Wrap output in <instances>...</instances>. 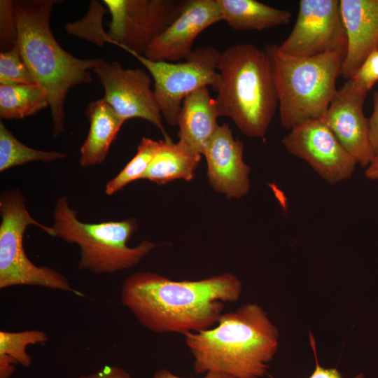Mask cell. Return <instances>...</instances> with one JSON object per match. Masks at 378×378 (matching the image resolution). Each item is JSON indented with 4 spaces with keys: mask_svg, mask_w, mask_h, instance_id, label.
I'll return each mask as SVG.
<instances>
[{
    "mask_svg": "<svg viewBox=\"0 0 378 378\" xmlns=\"http://www.w3.org/2000/svg\"><path fill=\"white\" fill-rule=\"evenodd\" d=\"M186 0H104L111 15V43L144 55L148 46L179 15Z\"/></svg>",
    "mask_w": 378,
    "mask_h": 378,
    "instance_id": "9",
    "label": "cell"
},
{
    "mask_svg": "<svg viewBox=\"0 0 378 378\" xmlns=\"http://www.w3.org/2000/svg\"><path fill=\"white\" fill-rule=\"evenodd\" d=\"M360 92L368 93L378 82V50L373 51L351 78Z\"/></svg>",
    "mask_w": 378,
    "mask_h": 378,
    "instance_id": "28",
    "label": "cell"
},
{
    "mask_svg": "<svg viewBox=\"0 0 378 378\" xmlns=\"http://www.w3.org/2000/svg\"><path fill=\"white\" fill-rule=\"evenodd\" d=\"M220 54L214 47H199L194 49L185 61L176 63L153 61L143 55H131L151 76L162 118L170 126L175 127L186 97L202 87H216Z\"/></svg>",
    "mask_w": 378,
    "mask_h": 378,
    "instance_id": "8",
    "label": "cell"
},
{
    "mask_svg": "<svg viewBox=\"0 0 378 378\" xmlns=\"http://www.w3.org/2000/svg\"><path fill=\"white\" fill-rule=\"evenodd\" d=\"M153 378H183L178 377L168 370L162 369L157 371ZM202 378H234L233 376L223 372L209 371Z\"/></svg>",
    "mask_w": 378,
    "mask_h": 378,
    "instance_id": "32",
    "label": "cell"
},
{
    "mask_svg": "<svg viewBox=\"0 0 378 378\" xmlns=\"http://www.w3.org/2000/svg\"><path fill=\"white\" fill-rule=\"evenodd\" d=\"M309 378H343L337 368H325L321 367L317 360L316 368ZM354 378H364L363 373L357 374Z\"/></svg>",
    "mask_w": 378,
    "mask_h": 378,
    "instance_id": "31",
    "label": "cell"
},
{
    "mask_svg": "<svg viewBox=\"0 0 378 378\" xmlns=\"http://www.w3.org/2000/svg\"><path fill=\"white\" fill-rule=\"evenodd\" d=\"M160 146V140L143 137L139 142L137 151L125 167L106 185L105 192L112 195L127 185L144 178L148 167Z\"/></svg>",
    "mask_w": 378,
    "mask_h": 378,
    "instance_id": "24",
    "label": "cell"
},
{
    "mask_svg": "<svg viewBox=\"0 0 378 378\" xmlns=\"http://www.w3.org/2000/svg\"><path fill=\"white\" fill-rule=\"evenodd\" d=\"M0 84H36L21 55L18 41L13 48L0 53Z\"/></svg>",
    "mask_w": 378,
    "mask_h": 378,
    "instance_id": "26",
    "label": "cell"
},
{
    "mask_svg": "<svg viewBox=\"0 0 378 378\" xmlns=\"http://www.w3.org/2000/svg\"><path fill=\"white\" fill-rule=\"evenodd\" d=\"M368 93L359 91L351 79L337 89L322 118L357 164L366 167L375 152L372 146L368 118L363 113Z\"/></svg>",
    "mask_w": 378,
    "mask_h": 378,
    "instance_id": "13",
    "label": "cell"
},
{
    "mask_svg": "<svg viewBox=\"0 0 378 378\" xmlns=\"http://www.w3.org/2000/svg\"><path fill=\"white\" fill-rule=\"evenodd\" d=\"M340 3L347 42L340 76L349 80L378 50V0H340Z\"/></svg>",
    "mask_w": 378,
    "mask_h": 378,
    "instance_id": "16",
    "label": "cell"
},
{
    "mask_svg": "<svg viewBox=\"0 0 378 378\" xmlns=\"http://www.w3.org/2000/svg\"><path fill=\"white\" fill-rule=\"evenodd\" d=\"M86 115L90 130L80 148L79 163L83 167L104 162L111 143L125 122L104 98L90 103Z\"/></svg>",
    "mask_w": 378,
    "mask_h": 378,
    "instance_id": "18",
    "label": "cell"
},
{
    "mask_svg": "<svg viewBox=\"0 0 378 378\" xmlns=\"http://www.w3.org/2000/svg\"><path fill=\"white\" fill-rule=\"evenodd\" d=\"M18 33L13 12V1H0V48L6 52L15 46Z\"/></svg>",
    "mask_w": 378,
    "mask_h": 378,
    "instance_id": "27",
    "label": "cell"
},
{
    "mask_svg": "<svg viewBox=\"0 0 378 378\" xmlns=\"http://www.w3.org/2000/svg\"><path fill=\"white\" fill-rule=\"evenodd\" d=\"M346 36L339 0H300L294 27L279 50L293 57L346 51Z\"/></svg>",
    "mask_w": 378,
    "mask_h": 378,
    "instance_id": "10",
    "label": "cell"
},
{
    "mask_svg": "<svg viewBox=\"0 0 378 378\" xmlns=\"http://www.w3.org/2000/svg\"><path fill=\"white\" fill-rule=\"evenodd\" d=\"M277 96L281 126L286 130L322 119L337 90L336 81L345 55L330 52L312 57H293L277 45L265 48Z\"/></svg>",
    "mask_w": 378,
    "mask_h": 378,
    "instance_id": "5",
    "label": "cell"
},
{
    "mask_svg": "<svg viewBox=\"0 0 378 378\" xmlns=\"http://www.w3.org/2000/svg\"><path fill=\"white\" fill-rule=\"evenodd\" d=\"M214 88L218 117H227L250 138H264L278 106L269 57L250 43L220 52Z\"/></svg>",
    "mask_w": 378,
    "mask_h": 378,
    "instance_id": "4",
    "label": "cell"
},
{
    "mask_svg": "<svg viewBox=\"0 0 378 378\" xmlns=\"http://www.w3.org/2000/svg\"><path fill=\"white\" fill-rule=\"evenodd\" d=\"M222 20L237 30L262 31L290 23L292 13L256 0H217Z\"/></svg>",
    "mask_w": 378,
    "mask_h": 378,
    "instance_id": "19",
    "label": "cell"
},
{
    "mask_svg": "<svg viewBox=\"0 0 378 378\" xmlns=\"http://www.w3.org/2000/svg\"><path fill=\"white\" fill-rule=\"evenodd\" d=\"M368 123L370 142L376 153L378 151V90L373 94V109Z\"/></svg>",
    "mask_w": 378,
    "mask_h": 378,
    "instance_id": "29",
    "label": "cell"
},
{
    "mask_svg": "<svg viewBox=\"0 0 378 378\" xmlns=\"http://www.w3.org/2000/svg\"><path fill=\"white\" fill-rule=\"evenodd\" d=\"M241 288L239 278L229 272L174 281L155 272H139L125 279L120 300L148 330L185 335L216 324L224 303L237 301Z\"/></svg>",
    "mask_w": 378,
    "mask_h": 378,
    "instance_id": "1",
    "label": "cell"
},
{
    "mask_svg": "<svg viewBox=\"0 0 378 378\" xmlns=\"http://www.w3.org/2000/svg\"><path fill=\"white\" fill-rule=\"evenodd\" d=\"M202 155L193 153L171 139L160 140V146L143 178L158 185L176 179L190 181Z\"/></svg>",
    "mask_w": 378,
    "mask_h": 378,
    "instance_id": "20",
    "label": "cell"
},
{
    "mask_svg": "<svg viewBox=\"0 0 378 378\" xmlns=\"http://www.w3.org/2000/svg\"><path fill=\"white\" fill-rule=\"evenodd\" d=\"M365 176L370 180H378V151L365 167Z\"/></svg>",
    "mask_w": 378,
    "mask_h": 378,
    "instance_id": "33",
    "label": "cell"
},
{
    "mask_svg": "<svg viewBox=\"0 0 378 378\" xmlns=\"http://www.w3.org/2000/svg\"><path fill=\"white\" fill-rule=\"evenodd\" d=\"M47 106V94L36 84H0L1 119L21 120Z\"/></svg>",
    "mask_w": 378,
    "mask_h": 378,
    "instance_id": "21",
    "label": "cell"
},
{
    "mask_svg": "<svg viewBox=\"0 0 378 378\" xmlns=\"http://www.w3.org/2000/svg\"><path fill=\"white\" fill-rule=\"evenodd\" d=\"M195 373H227L234 378H261L279 346V333L258 304L247 303L223 313L216 326L184 335Z\"/></svg>",
    "mask_w": 378,
    "mask_h": 378,
    "instance_id": "2",
    "label": "cell"
},
{
    "mask_svg": "<svg viewBox=\"0 0 378 378\" xmlns=\"http://www.w3.org/2000/svg\"><path fill=\"white\" fill-rule=\"evenodd\" d=\"M53 219L55 236L79 246V269L97 274L129 269L158 246L148 240L134 247L128 246V241L138 228L134 218L98 223L80 221L66 196L57 200Z\"/></svg>",
    "mask_w": 378,
    "mask_h": 378,
    "instance_id": "6",
    "label": "cell"
},
{
    "mask_svg": "<svg viewBox=\"0 0 378 378\" xmlns=\"http://www.w3.org/2000/svg\"><path fill=\"white\" fill-rule=\"evenodd\" d=\"M108 11L103 2L91 1L85 16L79 20L67 23L65 29L69 34L102 48L105 43H111V41L103 27V18Z\"/></svg>",
    "mask_w": 378,
    "mask_h": 378,
    "instance_id": "25",
    "label": "cell"
},
{
    "mask_svg": "<svg viewBox=\"0 0 378 378\" xmlns=\"http://www.w3.org/2000/svg\"><path fill=\"white\" fill-rule=\"evenodd\" d=\"M281 141L291 155L305 161L330 184L350 178L358 164L323 119L292 128Z\"/></svg>",
    "mask_w": 378,
    "mask_h": 378,
    "instance_id": "12",
    "label": "cell"
},
{
    "mask_svg": "<svg viewBox=\"0 0 378 378\" xmlns=\"http://www.w3.org/2000/svg\"><path fill=\"white\" fill-rule=\"evenodd\" d=\"M214 99L208 87L197 89L182 102L177 118L178 143L189 151L202 155L219 125Z\"/></svg>",
    "mask_w": 378,
    "mask_h": 378,
    "instance_id": "17",
    "label": "cell"
},
{
    "mask_svg": "<svg viewBox=\"0 0 378 378\" xmlns=\"http://www.w3.org/2000/svg\"><path fill=\"white\" fill-rule=\"evenodd\" d=\"M47 334L32 329L20 332L0 331V378H10L15 365L29 367L32 359L27 351L31 344H43L48 341Z\"/></svg>",
    "mask_w": 378,
    "mask_h": 378,
    "instance_id": "22",
    "label": "cell"
},
{
    "mask_svg": "<svg viewBox=\"0 0 378 378\" xmlns=\"http://www.w3.org/2000/svg\"><path fill=\"white\" fill-rule=\"evenodd\" d=\"M56 0L13 1V12L21 55L35 83L47 94L52 121V135L64 131L65 100L71 88L92 82L90 70L101 58L80 59L64 50L50 25Z\"/></svg>",
    "mask_w": 378,
    "mask_h": 378,
    "instance_id": "3",
    "label": "cell"
},
{
    "mask_svg": "<svg viewBox=\"0 0 378 378\" xmlns=\"http://www.w3.org/2000/svg\"><path fill=\"white\" fill-rule=\"evenodd\" d=\"M0 215L1 289L35 286L83 295L63 274L49 267L37 266L28 258L23 237L29 225H36L48 235L56 236L52 227L41 223L31 216L20 190H8L1 194Z\"/></svg>",
    "mask_w": 378,
    "mask_h": 378,
    "instance_id": "7",
    "label": "cell"
},
{
    "mask_svg": "<svg viewBox=\"0 0 378 378\" xmlns=\"http://www.w3.org/2000/svg\"><path fill=\"white\" fill-rule=\"evenodd\" d=\"M78 378H132V377L122 368L106 365L93 373L81 375Z\"/></svg>",
    "mask_w": 378,
    "mask_h": 378,
    "instance_id": "30",
    "label": "cell"
},
{
    "mask_svg": "<svg viewBox=\"0 0 378 378\" xmlns=\"http://www.w3.org/2000/svg\"><path fill=\"white\" fill-rule=\"evenodd\" d=\"M243 154L244 143L234 137L227 123L219 125L202 154L207 163L209 184L229 199L241 198L250 189L251 167Z\"/></svg>",
    "mask_w": 378,
    "mask_h": 378,
    "instance_id": "15",
    "label": "cell"
},
{
    "mask_svg": "<svg viewBox=\"0 0 378 378\" xmlns=\"http://www.w3.org/2000/svg\"><path fill=\"white\" fill-rule=\"evenodd\" d=\"M93 71L104 90L103 98L122 119H144L160 130L164 139H170L163 127L149 73L142 69H125L118 62L104 60Z\"/></svg>",
    "mask_w": 378,
    "mask_h": 378,
    "instance_id": "11",
    "label": "cell"
},
{
    "mask_svg": "<svg viewBox=\"0 0 378 378\" xmlns=\"http://www.w3.org/2000/svg\"><path fill=\"white\" fill-rule=\"evenodd\" d=\"M68 155L57 151H45L30 148L20 141L0 121V172L31 162H49L63 159Z\"/></svg>",
    "mask_w": 378,
    "mask_h": 378,
    "instance_id": "23",
    "label": "cell"
},
{
    "mask_svg": "<svg viewBox=\"0 0 378 378\" xmlns=\"http://www.w3.org/2000/svg\"><path fill=\"white\" fill-rule=\"evenodd\" d=\"M221 20L217 0H186L179 15L153 41L144 56L153 61L185 60L193 51L197 36Z\"/></svg>",
    "mask_w": 378,
    "mask_h": 378,
    "instance_id": "14",
    "label": "cell"
}]
</instances>
